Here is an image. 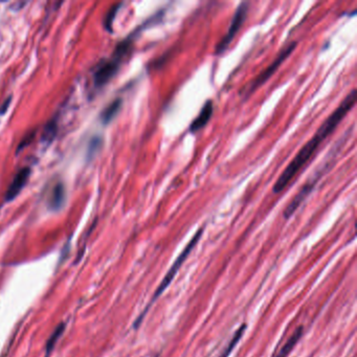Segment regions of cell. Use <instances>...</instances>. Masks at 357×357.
<instances>
[{"label": "cell", "instance_id": "15", "mask_svg": "<svg viewBox=\"0 0 357 357\" xmlns=\"http://www.w3.org/2000/svg\"><path fill=\"white\" fill-rule=\"evenodd\" d=\"M120 6H121V3L114 4L113 6H111V8L108 11V13H107V15H106V17H105V21H104L105 28H106L107 30H108L109 32L112 31L113 20H114L115 16H117V14H118V11H119Z\"/></svg>", "mask_w": 357, "mask_h": 357}, {"label": "cell", "instance_id": "16", "mask_svg": "<svg viewBox=\"0 0 357 357\" xmlns=\"http://www.w3.org/2000/svg\"><path fill=\"white\" fill-rule=\"evenodd\" d=\"M10 104H11V99L6 100V101L3 103V105H2L1 107H0V114L5 113V111H6L7 108H8V106H10Z\"/></svg>", "mask_w": 357, "mask_h": 357}, {"label": "cell", "instance_id": "11", "mask_svg": "<svg viewBox=\"0 0 357 357\" xmlns=\"http://www.w3.org/2000/svg\"><path fill=\"white\" fill-rule=\"evenodd\" d=\"M121 107H122L121 99L114 100L113 102H111L108 106H107L101 114V120H102L103 124L104 125L109 124L115 118V115L119 113Z\"/></svg>", "mask_w": 357, "mask_h": 357}, {"label": "cell", "instance_id": "3", "mask_svg": "<svg viewBox=\"0 0 357 357\" xmlns=\"http://www.w3.org/2000/svg\"><path fill=\"white\" fill-rule=\"evenodd\" d=\"M297 46H298V42L293 41V42L289 43L286 47H284L280 51L278 57H276L271 62V63L268 65V67H267L266 69H264L262 73L259 75L254 80V81L251 83V85H249V88L247 89V91H246V94L248 95V93H253L256 90V89L260 88L263 84H265V82L268 81V80L271 78V76L275 73L276 70H278V68L281 66V64L283 63V62L291 55V53L293 52L294 49H296Z\"/></svg>", "mask_w": 357, "mask_h": 357}, {"label": "cell", "instance_id": "12", "mask_svg": "<svg viewBox=\"0 0 357 357\" xmlns=\"http://www.w3.org/2000/svg\"><path fill=\"white\" fill-rule=\"evenodd\" d=\"M65 327H66V324H65V323L59 324V325L57 326V328L52 331L51 335L48 337V340H47L46 345H45V357H48L49 354L52 352L53 348H55L56 344H57L58 341L60 340V337L62 336V334L64 333Z\"/></svg>", "mask_w": 357, "mask_h": 357}, {"label": "cell", "instance_id": "6", "mask_svg": "<svg viewBox=\"0 0 357 357\" xmlns=\"http://www.w3.org/2000/svg\"><path fill=\"white\" fill-rule=\"evenodd\" d=\"M123 59L124 58L120 57L117 53H114L113 59L103 62L94 74L93 80L95 86L102 87L108 83L110 80L117 75Z\"/></svg>", "mask_w": 357, "mask_h": 357}, {"label": "cell", "instance_id": "7", "mask_svg": "<svg viewBox=\"0 0 357 357\" xmlns=\"http://www.w3.org/2000/svg\"><path fill=\"white\" fill-rule=\"evenodd\" d=\"M30 175H31V170L29 168H23L22 170L17 173L11 185L8 186V189L6 191V195H5L6 201H12L18 195H19L21 190L25 186L26 182H28Z\"/></svg>", "mask_w": 357, "mask_h": 357}, {"label": "cell", "instance_id": "2", "mask_svg": "<svg viewBox=\"0 0 357 357\" xmlns=\"http://www.w3.org/2000/svg\"><path fill=\"white\" fill-rule=\"evenodd\" d=\"M202 234H203V228H200V229H198L197 231H196V234H195V235L193 236V238L190 240V242L187 243L186 246L183 248V251L181 252V254L177 257L175 262H174L173 265L171 266V268L168 270V272H167L165 278L163 279L162 283L159 284V286L157 287L156 291L154 292L153 297H152V299H151V301H150V303L148 304V306L146 307L145 311L142 312V313L138 316V318L135 320L134 328H137V327L140 325L142 318H144V317L146 316L148 310L151 308V306H152L153 303H154L160 296H162V294L164 293V291H165L169 286H170V284H171L172 281L174 280V278L176 276L177 272L179 271V269L181 268L182 264L184 263V261L186 260L187 257L190 256V254L192 253L194 247H195L196 245H197V243L199 242V240H200L201 237H202Z\"/></svg>", "mask_w": 357, "mask_h": 357}, {"label": "cell", "instance_id": "17", "mask_svg": "<svg viewBox=\"0 0 357 357\" xmlns=\"http://www.w3.org/2000/svg\"><path fill=\"white\" fill-rule=\"evenodd\" d=\"M152 357H159V355H158V354H156V355H154V356H152Z\"/></svg>", "mask_w": 357, "mask_h": 357}, {"label": "cell", "instance_id": "10", "mask_svg": "<svg viewBox=\"0 0 357 357\" xmlns=\"http://www.w3.org/2000/svg\"><path fill=\"white\" fill-rule=\"evenodd\" d=\"M303 330H304L303 329V327H299L296 331H294L292 336L286 342V344L282 347V349L273 357H287L289 355V353L293 350V348L296 347V345L300 342V340L302 338L303 333H304Z\"/></svg>", "mask_w": 357, "mask_h": 357}, {"label": "cell", "instance_id": "13", "mask_svg": "<svg viewBox=\"0 0 357 357\" xmlns=\"http://www.w3.org/2000/svg\"><path fill=\"white\" fill-rule=\"evenodd\" d=\"M246 327L247 326L245 324H243L242 326H240V328L237 329V331L234 333L233 337H231V340L229 341L227 346L225 348H223V351L221 352L219 357H228L230 355V353L234 351L235 347L238 345V343L240 342L241 338H242V336H243V334L245 332Z\"/></svg>", "mask_w": 357, "mask_h": 357}, {"label": "cell", "instance_id": "8", "mask_svg": "<svg viewBox=\"0 0 357 357\" xmlns=\"http://www.w3.org/2000/svg\"><path fill=\"white\" fill-rule=\"evenodd\" d=\"M214 113V104L212 100H208L202 106L199 114L190 125V132L195 133L207 126L208 123L211 121L212 115Z\"/></svg>", "mask_w": 357, "mask_h": 357}, {"label": "cell", "instance_id": "4", "mask_svg": "<svg viewBox=\"0 0 357 357\" xmlns=\"http://www.w3.org/2000/svg\"><path fill=\"white\" fill-rule=\"evenodd\" d=\"M247 13H248V3L247 2L240 3L234 14L233 20H231V22H230V25H229L226 34L223 36V38L217 44V46L215 48L216 55H221V53H223L227 49L229 44L231 43V41L234 40L239 30L242 28L243 23L245 22Z\"/></svg>", "mask_w": 357, "mask_h": 357}, {"label": "cell", "instance_id": "5", "mask_svg": "<svg viewBox=\"0 0 357 357\" xmlns=\"http://www.w3.org/2000/svg\"><path fill=\"white\" fill-rule=\"evenodd\" d=\"M326 168H327V166H325L323 169H320V170L317 171L313 175V177H311L310 179L304 184V186L302 187L301 191L297 194L296 197H294L292 199V201L288 204V207L286 208V210H285V212H284L285 219H289L293 215V214L296 213V211L299 209L300 205L305 201V199L310 195V193L313 191L314 186L316 185L317 181L319 180V178L322 177L323 172L326 171Z\"/></svg>", "mask_w": 357, "mask_h": 357}, {"label": "cell", "instance_id": "14", "mask_svg": "<svg viewBox=\"0 0 357 357\" xmlns=\"http://www.w3.org/2000/svg\"><path fill=\"white\" fill-rule=\"evenodd\" d=\"M56 133H57V124L56 122L50 121L46 125L45 128H44V131L42 133V138L44 141L50 142L53 138H55Z\"/></svg>", "mask_w": 357, "mask_h": 357}, {"label": "cell", "instance_id": "9", "mask_svg": "<svg viewBox=\"0 0 357 357\" xmlns=\"http://www.w3.org/2000/svg\"><path fill=\"white\" fill-rule=\"evenodd\" d=\"M65 201V189L62 183H57L52 187L50 197L48 199L49 209L52 211H58L63 207Z\"/></svg>", "mask_w": 357, "mask_h": 357}, {"label": "cell", "instance_id": "1", "mask_svg": "<svg viewBox=\"0 0 357 357\" xmlns=\"http://www.w3.org/2000/svg\"><path fill=\"white\" fill-rule=\"evenodd\" d=\"M355 102L356 90L353 89L349 94H347L343 102L338 105L337 108L329 115L327 120L322 124V126L314 133V135L311 137V139L307 141L306 145L293 157V159L286 167V169H285L284 172L280 175L278 180H276L275 184L273 185L272 192L274 194H280L282 191L286 189V186L293 179V177L309 162V159L315 153V151L322 145V142L327 139L330 134H332L338 126V124L344 120L347 113L353 108Z\"/></svg>", "mask_w": 357, "mask_h": 357}]
</instances>
